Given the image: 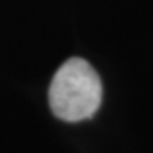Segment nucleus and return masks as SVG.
<instances>
[{
	"instance_id": "1",
	"label": "nucleus",
	"mask_w": 153,
	"mask_h": 153,
	"mask_svg": "<svg viewBox=\"0 0 153 153\" xmlns=\"http://www.w3.org/2000/svg\"><path fill=\"white\" fill-rule=\"evenodd\" d=\"M48 103L61 120L80 122L92 117L102 103L99 74L81 58L67 59L50 83Z\"/></svg>"
}]
</instances>
